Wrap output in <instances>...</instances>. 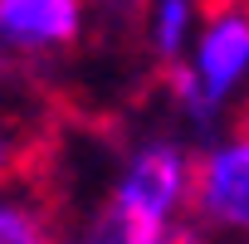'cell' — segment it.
Listing matches in <instances>:
<instances>
[{
    "label": "cell",
    "mask_w": 249,
    "mask_h": 244,
    "mask_svg": "<svg viewBox=\"0 0 249 244\" xmlns=\"http://www.w3.org/2000/svg\"><path fill=\"white\" fill-rule=\"evenodd\" d=\"M166 244H205V239H200L196 229H171V234H166Z\"/></svg>",
    "instance_id": "cell-8"
},
{
    "label": "cell",
    "mask_w": 249,
    "mask_h": 244,
    "mask_svg": "<svg viewBox=\"0 0 249 244\" xmlns=\"http://www.w3.org/2000/svg\"><path fill=\"white\" fill-rule=\"evenodd\" d=\"M166 234H171V229H147V225H137L132 215H122L117 205H107V210L93 220V229H88L83 244H166Z\"/></svg>",
    "instance_id": "cell-6"
},
{
    "label": "cell",
    "mask_w": 249,
    "mask_h": 244,
    "mask_svg": "<svg viewBox=\"0 0 249 244\" xmlns=\"http://www.w3.org/2000/svg\"><path fill=\"white\" fill-rule=\"evenodd\" d=\"M0 244H64V234L54 229L44 210L0 200Z\"/></svg>",
    "instance_id": "cell-5"
},
{
    "label": "cell",
    "mask_w": 249,
    "mask_h": 244,
    "mask_svg": "<svg viewBox=\"0 0 249 244\" xmlns=\"http://www.w3.org/2000/svg\"><path fill=\"white\" fill-rule=\"evenodd\" d=\"M186 25H191V5H186V0H161V10H157V49L176 54Z\"/></svg>",
    "instance_id": "cell-7"
},
{
    "label": "cell",
    "mask_w": 249,
    "mask_h": 244,
    "mask_svg": "<svg viewBox=\"0 0 249 244\" xmlns=\"http://www.w3.org/2000/svg\"><path fill=\"white\" fill-rule=\"evenodd\" d=\"M78 10L83 0H0V39L25 49L69 44L78 35Z\"/></svg>",
    "instance_id": "cell-4"
},
{
    "label": "cell",
    "mask_w": 249,
    "mask_h": 244,
    "mask_svg": "<svg viewBox=\"0 0 249 244\" xmlns=\"http://www.w3.org/2000/svg\"><path fill=\"white\" fill-rule=\"evenodd\" d=\"M191 171L196 166L171 142H157V147L132 157L127 176H122V186L112 195V205L122 215H132L137 225H147V229H171L166 220H171V205L191 191Z\"/></svg>",
    "instance_id": "cell-1"
},
{
    "label": "cell",
    "mask_w": 249,
    "mask_h": 244,
    "mask_svg": "<svg viewBox=\"0 0 249 244\" xmlns=\"http://www.w3.org/2000/svg\"><path fill=\"white\" fill-rule=\"evenodd\" d=\"M191 200L230 229H249V142H230L196 161L191 171Z\"/></svg>",
    "instance_id": "cell-3"
},
{
    "label": "cell",
    "mask_w": 249,
    "mask_h": 244,
    "mask_svg": "<svg viewBox=\"0 0 249 244\" xmlns=\"http://www.w3.org/2000/svg\"><path fill=\"white\" fill-rule=\"evenodd\" d=\"M239 137H244V142H249V103H244V107H239Z\"/></svg>",
    "instance_id": "cell-10"
},
{
    "label": "cell",
    "mask_w": 249,
    "mask_h": 244,
    "mask_svg": "<svg viewBox=\"0 0 249 244\" xmlns=\"http://www.w3.org/2000/svg\"><path fill=\"white\" fill-rule=\"evenodd\" d=\"M10 161H15V152H10V142H5V137H0V181L10 176Z\"/></svg>",
    "instance_id": "cell-9"
},
{
    "label": "cell",
    "mask_w": 249,
    "mask_h": 244,
    "mask_svg": "<svg viewBox=\"0 0 249 244\" xmlns=\"http://www.w3.org/2000/svg\"><path fill=\"white\" fill-rule=\"evenodd\" d=\"M200 44H196V78L220 103L234 78L249 69V0H196Z\"/></svg>",
    "instance_id": "cell-2"
}]
</instances>
